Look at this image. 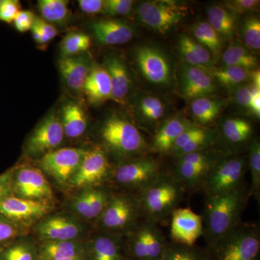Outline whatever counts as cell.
I'll return each mask as SVG.
<instances>
[{
	"instance_id": "obj_1",
	"label": "cell",
	"mask_w": 260,
	"mask_h": 260,
	"mask_svg": "<svg viewBox=\"0 0 260 260\" xmlns=\"http://www.w3.org/2000/svg\"><path fill=\"white\" fill-rule=\"evenodd\" d=\"M244 202L239 189L209 195L206 203V234L211 242H218L237 227Z\"/></svg>"
},
{
	"instance_id": "obj_2",
	"label": "cell",
	"mask_w": 260,
	"mask_h": 260,
	"mask_svg": "<svg viewBox=\"0 0 260 260\" xmlns=\"http://www.w3.org/2000/svg\"><path fill=\"white\" fill-rule=\"evenodd\" d=\"M181 194V187L176 179L160 177L144 189L143 208L154 220L166 218L175 210Z\"/></svg>"
},
{
	"instance_id": "obj_3",
	"label": "cell",
	"mask_w": 260,
	"mask_h": 260,
	"mask_svg": "<svg viewBox=\"0 0 260 260\" xmlns=\"http://www.w3.org/2000/svg\"><path fill=\"white\" fill-rule=\"evenodd\" d=\"M101 135L104 143L116 153L131 155L144 149L145 140L139 130L131 121L120 116L108 118Z\"/></svg>"
},
{
	"instance_id": "obj_4",
	"label": "cell",
	"mask_w": 260,
	"mask_h": 260,
	"mask_svg": "<svg viewBox=\"0 0 260 260\" xmlns=\"http://www.w3.org/2000/svg\"><path fill=\"white\" fill-rule=\"evenodd\" d=\"M247 162L244 157H231L215 162L205 178L209 195L226 194L237 190L245 174Z\"/></svg>"
},
{
	"instance_id": "obj_5",
	"label": "cell",
	"mask_w": 260,
	"mask_h": 260,
	"mask_svg": "<svg viewBox=\"0 0 260 260\" xmlns=\"http://www.w3.org/2000/svg\"><path fill=\"white\" fill-rule=\"evenodd\" d=\"M217 243L218 260H255L259 254V234L251 228H235Z\"/></svg>"
},
{
	"instance_id": "obj_6",
	"label": "cell",
	"mask_w": 260,
	"mask_h": 260,
	"mask_svg": "<svg viewBox=\"0 0 260 260\" xmlns=\"http://www.w3.org/2000/svg\"><path fill=\"white\" fill-rule=\"evenodd\" d=\"M85 152L80 148L56 149L43 155L39 165L59 184H68L78 170Z\"/></svg>"
},
{
	"instance_id": "obj_7",
	"label": "cell",
	"mask_w": 260,
	"mask_h": 260,
	"mask_svg": "<svg viewBox=\"0 0 260 260\" xmlns=\"http://www.w3.org/2000/svg\"><path fill=\"white\" fill-rule=\"evenodd\" d=\"M183 15L180 7L172 2H145L138 8L140 21L160 34L170 31L180 22Z\"/></svg>"
},
{
	"instance_id": "obj_8",
	"label": "cell",
	"mask_w": 260,
	"mask_h": 260,
	"mask_svg": "<svg viewBox=\"0 0 260 260\" xmlns=\"http://www.w3.org/2000/svg\"><path fill=\"white\" fill-rule=\"evenodd\" d=\"M13 194L24 199L47 201L52 198L49 181L39 169L32 167L15 168L13 172Z\"/></svg>"
},
{
	"instance_id": "obj_9",
	"label": "cell",
	"mask_w": 260,
	"mask_h": 260,
	"mask_svg": "<svg viewBox=\"0 0 260 260\" xmlns=\"http://www.w3.org/2000/svg\"><path fill=\"white\" fill-rule=\"evenodd\" d=\"M64 133L60 119L55 114H51L37 126L27 142L29 155L43 156L55 150L62 143Z\"/></svg>"
},
{
	"instance_id": "obj_10",
	"label": "cell",
	"mask_w": 260,
	"mask_h": 260,
	"mask_svg": "<svg viewBox=\"0 0 260 260\" xmlns=\"http://www.w3.org/2000/svg\"><path fill=\"white\" fill-rule=\"evenodd\" d=\"M109 169V162L102 150H86L78 170L70 183L78 188L98 185L107 178Z\"/></svg>"
},
{
	"instance_id": "obj_11",
	"label": "cell",
	"mask_w": 260,
	"mask_h": 260,
	"mask_svg": "<svg viewBox=\"0 0 260 260\" xmlns=\"http://www.w3.org/2000/svg\"><path fill=\"white\" fill-rule=\"evenodd\" d=\"M160 177V166L153 158L139 159L117 168L115 179L121 185L145 189Z\"/></svg>"
},
{
	"instance_id": "obj_12",
	"label": "cell",
	"mask_w": 260,
	"mask_h": 260,
	"mask_svg": "<svg viewBox=\"0 0 260 260\" xmlns=\"http://www.w3.org/2000/svg\"><path fill=\"white\" fill-rule=\"evenodd\" d=\"M50 210L51 205L47 201L24 199L13 194L0 204V215L18 225L41 218Z\"/></svg>"
},
{
	"instance_id": "obj_13",
	"label": "cell",
	"mask_w": 260,
	"mask_h": 260,
	"mask_svg": "<svg viewBox=\"0 0 260 260\" xmlns=\"http://www.w3.org/2000/svg\"><path fill=\"white\" fill-rule=\"evenodd\" d=\"M136 61L142 74L150 83L166 85L170 81L171 65L160 51L152 47H140L137 51Z\"/></svg>"
},
{
	"instance_id": "obj_14",
	"label": "cell",
	"mask_w": 260,
	"mask_h": 260,
	"mask_svg": "<svg viewBox=\"0 0 260 260\" xmlns=\"http://www.w3.org/2000/svg\"><path fill=\"white\" fill-rule=\"evenodd\" d=\"M203 233L201 216L189 208L175 209L172 213L171 236L175 242L192 246Z\"/></svg>"
},
{
	"instance_id": "obj_15",
	"label": "cell",
	"mask_w": 260,
	"mask_h": 260,
	"mask_svg": "<svg viewBox=\"0 0 260 260\" xmlns=\"http://www.w3.org/2000/svg\"><path fill=\"white\" fill-rule=\"evenodd\" d=\"M215 162L208 154L202 151L181 155L176 167V180L194 186L206 178Z\"/></svg>"
},
{
	"instance_id": "obj_16",
	"label": "cell",
	"mask_w": 260,
	"mask_h": 260,
	"mask_svg": "<svg viewBox=\"0 0 260 260\" xmlns=\"http://www.w3.org/2000/svg\"><path fill=\"white\" fill-rule=\"evenodd\" d=\"M215 85L206 70L191 65L185 64L181 70L180 91L187 99L206 97L213 93Z\"/></svg>"
},
{
	"instance_id": "obj_17",
	"label": "cell",
	"mask_w": 260,
	"mask_h": 260,
	"mask_svg": "<svg viewBox=\"0 0 260 260\" xmlns=\"http://www.w3.org/2000/svg\"><path fill=\"white\" fill-rule=\"evenodd\" d=\"M39 237L47 242L73 241L80 235L81 227L78 222L68 217H49L42 220L37 227Z\"/></svg>"
},
{
	"instance_id": "obj_18",
	"label": "cell",
	"mask_w": 260,
	"mask_h": 260,
	"mask_svg": "<svg viewBox=\"0 0 260 260\" xmlns=\"http://www.w3.org/2000/svg\"><path fill=\"white\" fill-rule=\"evenodd\" d=\"M136 205L128 198L115 197L109 200L102 214L103 225L111 230L125 229L136 217Z\"/></svg>"
},
{
	"instance_id": "obj_19",
	"label": "cell",
	"mask_w": 260,
	"mask_h": 260,
	"mask_svg": "<svg viewBox=\"0 0 260 260\" xmlns=\"http://www.w3.org/2000/svg\"><path fill=\"white\" fill-rule=\"evenodd\" d=\"M92 29L98 42L104 45H121L133 39L134 30L129 25L115 20L95 22Z\"/></svg>"
},
{
	"instance_id": "obj_20",
	"label": "cell",
	"mask_w": 260,
	"mask_h": 260,
	"mask_svg": "<svg viewBox=\"0 0 260 260\" xmlns=\"http://www.w3.org/2000/svg\"><path fill=\"white\" fill-rule=\"evenodd\" d=\"M83 91L89 101L93 104H99L112 99V84L105 68L94 66L90 70Z\"/></svg>"
},
{
	"instance_id": "obj_21",
	"label": "cell",
	"mask_w": 260,
	"mask_h": 260,
	"mask_svg": "<svg viewBox=\"0 0 260 260\" xmlns=\"http://www.w3.org/2000/svg\"><path fill=\"white\" fill-rule=\"evenodd\" d=\"M59 70L70 89L76 92L83 91L90 70L83 56H64L59 61Z\"/></svg>"
},
{
	"instance_id": "obj_22",
	"label": "cell",
	"mask_w": 260,
	"mask_h": 260,
	"mask_svg": "<svg viewBox=\"0 0 260 260\" xmlns=\"http://www.w3.org/2000/svg\"><path fill=\"white\" fill-rule=\"evenodd\" d=\"M109 201V195L105 191L87 189L73 200V208L84 218L93 219L102 215Z\"/></svg>"
},
{
	"instance_id": "obj_23",
	"label": "cell",
	"mask_w": 260,
	"mask_h": 260,
	"mask_svg": "<svg viewBox=\"0 0 260 260\" xmlns=\"http://www.w3.org/2000/svg\"><path fill=\"white\" fill-rule=\"evenodd\" d=\"M193 126L190 121L181 118H173L165 121L154 137V150L162 153L171 151L177 138Z\"/></svg>"
},
{
	"instance_id": "obj_24",
	"label": "cell",
	"mask_w": 260,
	"mask_h": 260,
	"mask_svg": "<svg viewBox=\"0 0 260 260\" xmlns=\"http://www.w3.org/2000/svg\"><path fill=\"white\" fill-rule=\"evenodd\" d=\"M179 51L181 56L191 66L208 71L213 61L209 51L204 46L187 36H181L179 42Z\"/></svg>"
},
{
	"instance_id": "obj_25",
	"label": "cell",
	"mask_w": 260,
	"mask_h": 260,
	"mask_svg": "<svg viewBox=\"0 0 260 260\" xmlns=\"http://www.w3.org/2000/svg\"><path fill=\"white\" fill-rule=\"evenodd\" d=\"M107 69L112 84V99L116 102H124L129 89L130 80L125 64L117 57L108 58Z\"/></svg>"
},
{
	"instance_id": "obj_26",
	"label": "cell",
	"mask_w": 260,
	"mask_h": 260,
	"mask_svg": "<svg viewBox=\"0 0 260 260\" xmlns=\"http://www.w3.org/2000/svg\"><path fill=\"white\" fill-rule=\"evenodd\" d=\"M60 121L64 135L68 138H79L86 130V114L76 103L69 102L63 106Z\"/></svg>"
},
{
	"instance_id": "obj_27",
	"label": "cell",
	"mask_w": 260,
	"mask_h": 260,
	"mask_svg": "<svg viewBox=\"0 0 260 260\" xmlns=\"http://www.w3.org/2000/svg\"><path fill=\"white\" fill-rule=\"evenodd\" d=\"M84 249L80 243L73 241L47 242L41 248L42 260L83 259Z\"/></svg>"
},
{
	"instance_id": "obj_28",
	"label": "cell",
	"mask_w": 260,
	"mask_h": 260,
	"mask_svg": "<svg viewBox=\"0 0 260 260\" xmlns=\"http://www.w3.org/2000/svg\"><path fill=\"white\" fill-rule=\"evenodd\" d=\"M208 23L218 34L232 37L236 29V18L233 13L222 6L214 5L208 10Z\"/></svg>"
},
{
	"instance_id": "obj_29",
	"label": "cell",
	"mask_w": 260,
	"mask_h": 260,
	"mask_svg": "<svg viewBox=\"0 0 260 260\" xmlns=\"http://www.w3.org/2000/svg\"><path fill=\"white\" fill-rule=\"evenodd\" d=\"M223 107V101L208 97L194 99L191 104V113L195 119L202 124L213 121L221 112Z\"/></svg>"
},
{
	"instance_id": "obj_30",
	"label": "cell",
	"mask_w": 260,
	"mask_h": 260,
	"mask_svg": "<svg viewBox=\"0 0 260 260\" xmlns=\"http://www.w3.org/2000/svg\"><path fill=\"white\" fill-rule=\"evenodd\" d=\"M225 66L237 67L248 70L255 69L258 60L246 48L238 44L228 47L222 56Z\"/></svg>"
},
{
	"instance_id": "obj_31",
	"label": "cell",
	"mask_w": 260,
	"mask_h": 260,
	"mask_svg": "<svg viewBox=\"0 0 260 260\" xmlns=\"http://www.w3.org/2000/svg\"><path fill=\"white\" fill-rule=\"evenodd\" d=\"M38 9L43 20L49 23H64L70 15L68 2L64 0H40Z\"/></svg>"
},
{
	"instance_id": "obj_32",
	"label": "cell",
	"mask_w": 260,
	"mask_h": 260,
	"mask_svg": "<svg viewBox=\"0 0 260 260\" xmlns=\"http://www.w3.org/2000/svg\"><path fill=\"white\" fill-rule=\"evenodd\" d=\"M222 130L228 141L239 144L244 143L250 138L252 126L245 119L233 118L227 119L223 123Z\"/></svg>"
},
{
	"instance_id": "obj_33",
	"label": "cell",
	"mask_w": 260,
	"mask_h": 260,
	"mask_svg": "<svg viewBox=\"0 0 260 260\" xmlns=\"http://www.w3.org/2000/svg\"><path fill=\"white\" fill-rule=\"evenodd\" d=\"M91 46V39L83 32H72L61 41L60 49L64 56H73L81 54Z\"/></svg>"
},
{
	"instance_id": "obj_34",
	"label": "cell",
	"mask_w": 260,
	"mask_h": 260,
	"mask_svg": "<svg viewBox=\"0 0 260 260\" xmlns=\"http://www.w3.org/2000/svg\"><path fill=\"white\" fill-rule=\"evenodd\" d=\"M93 260H121L119 246L112 238L102 236L93 241L91 246Z\"/></svg>"
},
{
	"instance_id": "obj_35",
	"label": "cell",
	"mask_w": 260,
	"mask_h": 260,
	"mask_svg": "<svg viewBox=\"0 0 260 260\" xmlns=\"http://www.w3.org/2000/svg\"><path fill=\"white\" fill-rule=\"evenodd\" d=\"M36 251L34 246L23 240L14 241L0 251V260H35Z\"/></svg>"
},
{
	"instance_id": "obj_36",
	"label": "cell",
	"mask_w": 260,
	"mask_h": 260,
	"mask_svg": "<svg viewBox=\"0 0 260 260\" xmlns=\"http://www.w3.org/2000/svg\"><path fill=\"white\" fill-rule=\"evenodd\" d=\"M194 37L198 42L206 49L218 54L221 48V42L218 32L208 22H200L194 26Z\"/></svg>"
},
{
	"instance_id": "obj_37",
	"label": "cell",
	"mask_w": 260,
	"mask_h": 260,
	"mask_svg": "<svg viewBox=\"0 0 260 260\" xmlns=\"http://www.w3.org/2000/svg\"><path fill=\"white\" fill-rule=\"evenodd\" d=\"M213 75L219 83L226 87L235 86L249 78L248 70L233 66H225L215 70Z\"/></svg>"
},
{
	"instance_id": "obj_38",
	"label": "cell",
	"mask_w": 260,
	"mask_h": 260,
	"mask_svg": "<svg viewBox=\"0 0 260 260\" xmlns=\"http://www.w3.org/2000/svg\"><path fill=\"white\" fill-rule=\"evenodd\" d=\"M140 114L149 122L160 120L165 114L166 107L160 99L152 95H147L140 101Z\"/></svg>"
},
{
	"instance_id": "obj_39",
	"label": "cell",
	"mask_w": 260,
	"mask_h": 260,
	"mask_svg": "<svg viewBox=\"0 0 260 260\" xmlns=\"http://www.w3.org/2000/svg\"><path fill=\"white\" fill-rule=\"evenodd\" d=\"M145 240H146L148 260L157 259L162 254L164 248L162 236L156 227L150 224L144 225Z\"/></svg>"
},
{
	"instance_id": "obj_40",
	"label": "cell",
	"mask_w": 260,
	"mask_h": 260,
	"mask_svg": "<svg viewBox=\"0 0 260 260\" xmlns=\"http://www.w3.org/2000/svg\"><path fill=\"white\" fill-rule=\"evenodd\" d=\"M242 37L246 47L252 51L260 49V21L256 17H249L244 21Z\"/></svg>"
},
{
	"instance_id": "obj_41",
	"label": "cell",
	"mask_w": 260,
	"mask_h": 260,
	"mask_svg": "<svg viewBox=\"0 0 260 260\" xmlns=\"http://www.w3.org/2000/svg\"><path fill=\"white\" fill-rule=\"evenodd\" d=\"M249 167L251 177V191L258 196L260 190V143L258 139L254 140L251 145Z\"/></svg>"
},
{
	"instance_id": "obj_42",
	"label": "cell",
	"mask_w": 260,
	"mask_h": 260,
	"mask_svg": "<svg viewBox=\"0 0 260 260\" xmlns=\"http://www.w3.org/2000/svg\"><path fill=\"white\" fill-rule=\"evenodd\" d=\"M20 234L21 229L18 224L0 215V251L18 239Z\"/></svg>"
},
{
	"instance_id": "obj_43",
	"label": "cell",
	"mask_w": 260,
	"mask_h": 260,
	"mask_svg": "<svg viewBox=\"0 0 260 260\" xmlns=\"http://www.w3.org/2000/svg\"><path fill=\"white\" fill-rule=\"evenodd\" d=\"M209 131L204 129V128L200 127V126H193L189 129H186L185 132L182 133L176 140L171 151L174 154L178 153V152L181 150V148L187 143H190L197 138H201L205 135L209 134Z\"/></svg>"
},
{
	"instance_id": "obj_44",
	"label": "cell",
	"mask_w": 260,
	"mask_h": 260,
	"mask_svg": "<svg viewBox=\"0 0 260 260\" xmlns=\"http://www.w3.org/2000/svg\"><path fill=\"white\" fill-rule=\"evenodd\" d=\"M134 2L132 0H106L104 2L103 13L112 15H126L133 10Z\"/></svg>"
},
{
	"instance_id": "obj_45",
	"label": "cell",
	"mask_w": 260,
	"mask_h": 260,
	"mask_svg": "<svg viewBox=\"0 0 260 260\" xmlns=\"http://www.w3.org/2000/svg\"><path fill=\"white\" fill-rule=\"evenodd\" d=\"M21 10L20 3L17 0H0V20L11 23Z\"/></svg>"
},
{
	"instance_id": "obj_46",
	"label": "cell",
	"mask_w": 260,
	"mask_h": 260,
	"mask_svg": "<svg viewBox=\"0 0 260 260\" xmlns=\"http://www.w3.org/2000/svg\"><path fill=\"white\" fill-rule=\"evenodd\" d=\"M36 17L29 10H20L15 17L14 23L15 28L20 32H25L31 30Z\"/></svg>"
},
{
	"instance_id": "obj_47",
	"label": "cell",
	"mask_w": 260,
	"mask_h": 260,
	"mask_svg": "<svg viewBox=\"0 0 260 260\" xmlns=\"http://www.w3.org/2000/svg\"><path fill=\"white\" fill-rule=\"evenodd\" d=\"M133 250L137 257L142 259H148V251L143 226L135 234L133 238Z\"/></svg>"
},
{
	"instance_id": "obj_48",
	"label": "cell",
	"mask_w": 260,
	"mask_h": 260,
	"mask_svg": "<svg viewBox=\"0 0 260 260\" xmlns=\"http://www.w3.org/2000/svg\"><path fill=\"white\" fill-rule=\"evenodd\" d=\"M259 3L257 0H234L228 2L225 5L231 11L240 14L257 10Z\"/></svg>"
},
{
	"instance_id": "obj_49",
	"label": "cell",
	"mask_w": 260,
	"mask_h": 260,
	"mask_svg": "<svg viewBox=\"0 0 260 260\" xmlns=\"http://www.w3.org/2000/svg\"><path fill=\"white\" fill-rule=\"evenodd\" d=\"M15 167L8 169L6 172L0 174V204L5 198L13 194V172Z\"/></svg>"
},
{
	"instance_id": "obj_50",
	"label": "cell",
	"mask_w": 260,
	"mask_h": 260,
	"mask_svg": "<svg viewBox=\"0 0 260 260\" xmlns=\"http://www.w3.org/2000/svg\"><path fill=\"white\" fill-rule=\"evenodd\" d=\"M256 89L253 85H247V86H243L239 88L236 93V100L238 104L243 107L249 109L251 98Z\"/></svg>"
},
{
	"instance_id": "obj_51",
	"label": "cell",
	"mask_w": 260,
	"mask_h": 260,
	"mask_svg": "<svg viewBox=\"0 0 260 260\" xmlns=\"http://www.w3.org/2000/svg\"><path fill=\"white\" fill-rule=\"evenodd\" d=\"M103 0H80L78 1L80 9L86 14H97L103 11Z\"/></svg>"
},
{
	"instance_id": "obj_52",
	"label": "cell",
	"mask_w": 260,
	"mask_h": 260,
	"mask_svg": "<svg viewBox=\"0 0 260 260\" xmlns=\"http://www.w3.org/2000/svg\"><path fill=\"white\" fill-rule=\"evenodd\" d=\"M165 260H196L192 253L183 248L171 249L168 251Z\"/></svg>"
},
{
	"instance_id": "obj_53",
	"label": "cell",
	"mask_w": 260,
	"mask_h": 260,
	"mask_svg": "<svg viewBox=\"0 0 260 260\" xmlns=\"http://www.w3.org/2000/svg\"><path fill=\"white\" fill-rule=\"evenodd\" d=\"M35 23H37L40 31L44 36L49 38V40H52L57 36V30L52 24L48 23V22L43 20L42 18H37V17H36Z\"/></svg>"
},
{
	"instance_id": "obj_54",
	"label": "cell",
	"mask_w": 260,
	"mask_h": 260,
	"mask_svg": "<svg viewBox=\"0 0 260 260\" xmlns=\"http://www.w3.org/2000/svg\"><path fill=\"white\" fill-rule=\"evenodd\" d=\"M249 110L259 119L260 116V90L256 89L253 94L249 107Z\"/></svg>"
},
{
	"instance_id": "obj_55",
	"label": "cell",
	"mask_w": 260,
	"mask_h": 260,
	"mask_svg": "<svg viewBox=\"0 0 260 260\" xmlns=\"http://www.w3.org/2000/svg\"><path fill=\"white\" fill-rule=\"evenodd\" d=\"M253 86L260 90V73L259 70H254L251 75Z\"/></svg>"
},
{
	"instance_id": "obj_56",
	"label": "cell",
	"mask_w": 260,
	"mask_h": 260,
	"mask_svg": "<svg viewBox=\"0 0 260 260\" xmlns=\"http://www.w3.org/2000/svg\"><path fill=\"white\" fill-rule=\"evenodd\" d=\"M58 260H83L81 259H58Z\"/></svg>"
}]
</instances>
